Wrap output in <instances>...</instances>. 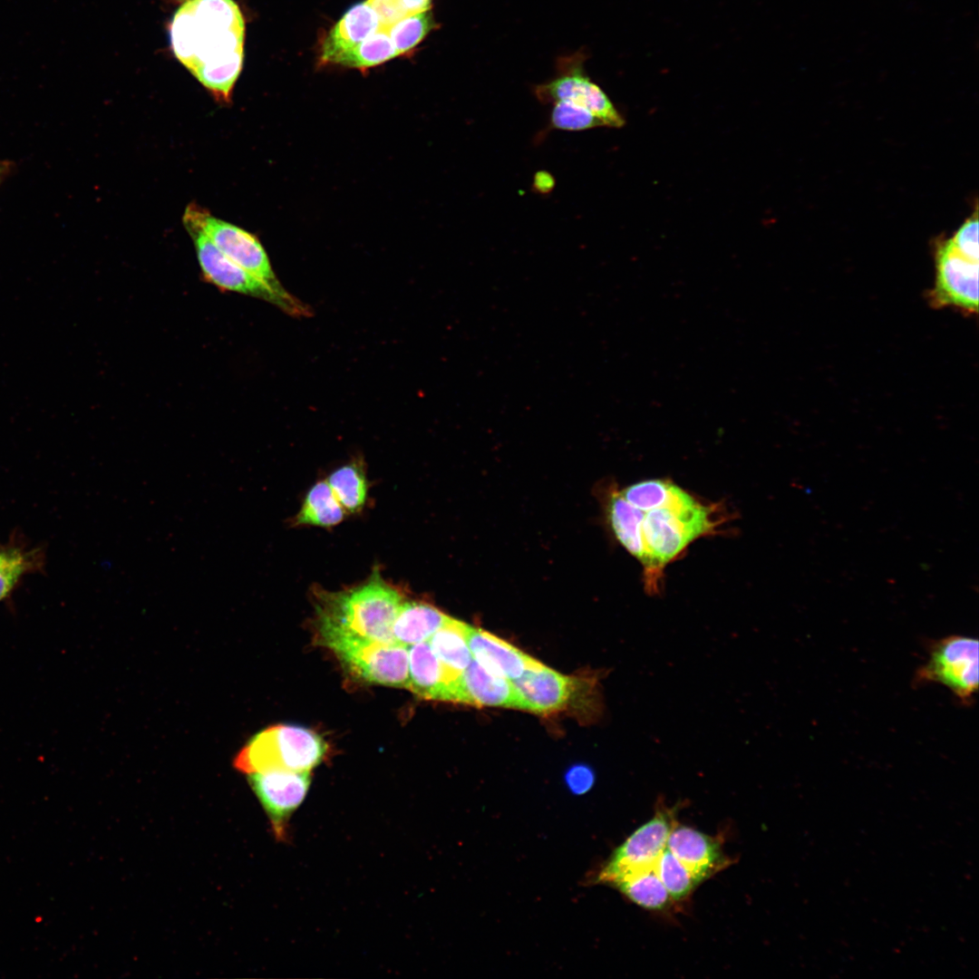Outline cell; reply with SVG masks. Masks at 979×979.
<instances>
[{
    "label": "cell",
    "instance_id": "cell-23",
    "mask_svg": "<svg viewBox=\"0 0 979 979\" xmlns=\"http://www.w3.org/2000/svg\"><path fill=\"white\" fill-rule=\"evenodd\" d=\"M345 514L326 480H320L306 493L294 523L329 528L342 522Z\"/></svg>",
    "mask_w": 979,
    "mask_h": 979
},
{
    "label": "cell",
    "instance_id": "cell-16",
    "mask_svg": "<svg viewBox=\"0 0 979 979\" xmlns=\"http://www.w3.org/2000/svg\"><path fill=\"white\" fill-rule=\"evenodd\" d=\"M666 848L686 867L698 884L728 864L719 841L692 827L674 825Z\"/></svg>",
    "mask_w": 979,
    "mask_h": 979
},
{
    "label": "cell",
    "instance_id": "cell-18",
    "mask_svg": "<svg viewBox=\"0 0 979 979\" xmlns=\"http://www.w3.org/2000/svg\"><path fill=\"white\" fill-rule=\"evenodd\" d=\"M380 27L375 13L366 1L354 5L325 37L322 61L334 63L339 55L358 45Z\"/></svg>",
    "mask_w": 979,
    "mask_h": 979
},
{
    "label": "cell",
    "instance_id": "cell-7",
    "mask_svg": "<svg viewBox=\"0 0 979 979\" xmlns=\"http://www.w3.org/2000/svg\"><path fill=\"white\" fill-rule=\"evenodd\" d=\"M597 674L576 677L561 674L544 665L528 670L511 681L520 710L549 714L573 707L579 698L602 703Z\"/></svg>",
    "mask_w": 979,
    "mask_h": 979
},
{
    "label": "cell",
    "instance_id": "cell-35",
    "mask_svg": "<svg viewBox=\"0 0 979 979\" xmlns=\"http://www.w3.org/2000/svg\"><path fill=\"white\" fill-rule=\"evenodd\" d=\"M410 14L428 11L431 0H401Z\"/></svg>",
    "mask_w": 979,
    "mask_h": 979
},
{
    "label": "cell",
    "instance_id": "cell-4",
    "mask_svg": "<svg viewBox=\"0 0 979 979\" xmlns=\"http://www.w3.org/2000/svg\"><path fill=\"white\" fill-rule=\"evenodd\" d=\"M326 751V742L315 732L278 724L254 735L234 759V767L247 774L272 770L311 771Z\"/></svg>",
    "mask_w": 979,
    "mask_h": 979
},
{
    "label": "cell",
    "instance_id": "cell-24",
    "mask_svg": "<svg viewBox=\"0 0 979 979\" xmlns=\"http://www.w3.org/2000/svg\"><path fill=\"white\" fill-rule=\"evenodd\" d=\"M612 885L625 897L645 909L660 911L665 909L671 901L654 868L629 875Z\"/></svg>",
    "mask_w": 979,
    "mask_h": 979
},
{
    "label": "cell",
    "instance_id": "cell-34",
    "mask_svg": "<svg viewBox=\"0 0 979 979\" xmlns=\"http://www.w3.org/2000/svg\"><path fill=\"white\" fill-rule=\"evenodd\" d=\"M555 184L552 175L546 171H538L534 177L533 187L540 193L549 192Z\"/></svg>",
    "mask_w": 979,
    "mask_h": 979
},
{
    "label": "cell",
    "instance_id": "cell-17",
    "mask_svg": "<svg viewBox=\"0 0 979 979\" xmlns=\"http://www.w3.org/2000/svg\"><path fill=\"white\" fill-rule=\"evenodd\" d=\"M409 686L422 699L448 701L451 684L446 670L428 641L408 647Z\"/></svg>",
    "mask_w": 979,
    "mask_h": 979
},
{
    "label": "cell",
    "instance_id": "cell-13",
    "mask_svg": "<svg viewBox=\"0 0 979 979\" xmlns=\"http://www.w3.org/2000/svg\"><path fill=\"white\" fill-rule=\"evenodd\" d=\"M248 781L268 816L276 839L286 840L289 819L309 790L310 771L252 772L248 774Z\"/></svg>",
    "mask_w": 979,
    "mask_h": 979
},
{
    "label": "cell",
    "instance_id": "cell-33",
    "mask_svg": "<svg viewBox=\"0 0 979 979\" xmlns=\"http://www.w3.org/2000/svg\"><path fill=\"white\" fill-rule=\"evenodd\" d=\"M566 781L573 792L583 794L593 786L595 775L587 766L577 765L567 772Z\"/></svg>",
    "mask_w": 979,
    "mask_h": 979
},
{
    "label": "cell",
    "instance_id": "cell-12",
    "mask_svg": "<svg viewBox=\"0 0 979 979\" xmlns=\"http://www.w3.org/2000/svg\"><path fill=\"white\" fill-rule=\"evenodd\" d=\"M534 93L543 103L568 102L596 116L606 127L620 128L625 120L606 92L586 75L580 58H567L551 81L535 87Z\"/></svg>",
    "mask_w": 979,
    "mask_h": 979
},
{
    "label": "cell",
    "instance_id": "cell-10",
    "mask_svg": "<svg viewBox=\"0 0 979 979\" xmlns=\"http://www.w3.org/2000/svg\"><path fill=\"white\" fill-rule=\"evenodd\" d=\"M672 812L659 809L651 819L636 829L612 853L600 870L597 881L612 885L629 875L654 868L666 848L674 825Z\"/></svg>",
    "mask_w": 979,
    "mask_h": 979
},
{
    "label": "cell",
    "instance_id": "cell-37",
    "mask_svg": "<svg viewBox=\"0 0 979 979\" xmlns=\"http://www.w3.org/2000/svg\"><path fill=\"white\" fill-rule=\"evenodd\" d=\"M4 550H5V545L0 544V557H2V555L4 553Z\"/></svg>",
    "mask_w": 979,
    "mask_h": 979
},
{
    "label": "cell",
    "instance_id": "cell-2",
    "mask_svg": "<svg viewBox=\"0 0 979 979\" xmlns=\"http://www.w3.org/2000/svg\"><path fill=\"white\" fill-rule=\"evenodd\" d=\"M641 511L645 587L649 595H659L664 567L696 538L715 531L724 514L719 505H706L675 484L662 506Z\"/></svg>",
    "mask_w": 979,
    "mask_h": 979
},
{
    "label": "cell",
    "instance_id": "cell-22",
    "mask_svg": "<svg viewBox=\"0 0 979 979\" xmlns=\"http://www.w3.org/2000/svg\"><path fill=\"white\" fill-rule=\"evenodd\" d=\"M607 516L617 540L643 565L645 550L641 533L642 511L615 491L609 497Z\"/></svg>",
    "mask_w": 979,
    "mask_h": 979
},
{
    "label": "cell",
    "instance_id": "cell-30",
    "mask_svg": "<svg viewBox=\"0 0 979 979\" xmlns=\"http://www.w3.org/2000/svg\"><path fill=\"white\" fill-rule=\"evenodd\" d=\"M604 126L602 121L588 110L568 102H556L549 116L548 128L551 130L579 131Z\"/></svg>",
    "mask_w": 979,
    "mask_h": 979
},
{
    "label": "cell",
    "instance_id": "cell-3",
    "mask_svg": "<svg viewBox=\"0 0 979 979\" xmlns=\"http://www.w3.org/2000/svg\"><path fill=\"white\" fill-rule=\"evenodd\" d=\"M318 632L395 643L393 626L404 597L374 569L363 583L341 591L314 590Z\"/></svg>",
    "mask_w": 979,
    "mask_h": 979
},
{
    "label": "cell",
    "instance_id": "cell-28",
    "mask_svg": "<svg viewBox=\"0 0 979 979\" xmlns=\"http://www.w3.org/2000/svg\"><path fill=\"white\" fill-rule=\"evenodd\" d=\"M434 27L435 22L428 10L409 14L387 31L397 54H402L415 47Z\"/></svg>",
    "mask_w": 979,
    "mask_h": 979
},
{
    "label": "cell",
    "instance_id": "cell-8",
    "mask_svg": "<svg viewBox=\"0 0 979 979\" xmlns=\"http://www.w3.org/2000/svg\"><path fill=\"white\" fill-rule=\"evenodd\" d=\"M916 683L945 685L964 704L971 703L978 688V641L950 635L935 642L929 658L916 674Z\"/></svg>",
    "mask_w": 979,
    "mask_h": 979
},
{
    "label": "cell",
    "instance_id": "cell-9",
    "mask_svg": "<svg viewBox=\"0 0 979 979\" xmlns=\"http://www.w3.org/2000/svg\"><path fill=\"white\" fill-rule=\"evenodd\" d=\"M186 209L195 218L214 244L232 261L262 281L285 299L296 300L276 276L258 238L231 223L217 218L207 209L190 203Z\"/></svg>",
    "mask_w": 979,
    "mask_h": 979
},
{
    "label": "cell",
    "instance_id": "cell-1",
    "mask_svg": "<svg viewBox=\"0 0 979 979\" xmlns=\"http://www.w3.org/2000/svg\"><path fill=\"white\" fill-rule=\"evenodd\" d=\"M169 29L177 60L218 102H230L243 67L246 33L235 0H183Z\"/></svg>",
    "mask_w": 979,
    "mask_h": 979
},
{
    "label": "cell",
    "instance_id": "cell-31",
    "mask_svg": "<svg viewBox=\"0 0 979 979\" xmlns=\"http://www.w3.org/2000/svg\"><path fill=\"white\" fill-rule=\"evenodd\" d=\"M951 247L964 257L978 262V216L977 209L948 238Z\"/></svg>",
    "mask_w": 979,
    "mask_h": 979
},
{
    "label": "cell",
    "instance_id": "cell-29",
    "mask_svg": "<svg viewBox=\"0 0 979 979\" xmlns=\"http://www.w3.org/2000/svg\"><path fill=\"white\" fill-rule=\"evenodd\" d=\"M674 485L667 480L651 479L632 484L619 492L629 504L646 511L662 506L668 499Z\"/></svg>",
    "mask_w": 979,
    "mask_h": 979
},
{
    "label": "cell",
    "instance_id": "cell-32",
    "mask_svg": "<svg viewBox=\"0 0 979 979\" xmlns=\"http://www.w3.org/2000/svg\"><path fill=\"white\" fill-rule=\"evenodd\" d=\"M375 13L380 26L388 29L410 13L401 0H366Z\"/></svg>",
    "mask_w": 979,
    "mask_h": 979
},
{
    "label": "cell",
    "instance_id": "cell-11",
    "mask_svg": "<svg viewBox=\"0 0 979 979\" xmlns=\"http://www.w3.org/2000/svg\"><path fill=\"white\" fill-rule=\"evenodd\" d=\"M935 278L928 293L930 305L954 307L967 314L978 312V262L958 254L948 239L935 242Z\"/></svg>",
    "mask_w": 979,
    "mask_h": 979
},
{
    "label": "cell",
    "instance_id": "cell-14",
    "mask_svg": "<svg viewBox=\"0 0 979 979\" xmlns=\"http://www.w3.org/2000/svg\"><path fill=\"white\" fill-rule=\"evenodd\" d=\"M448 702L520 710L512 682L492 674L474 659L452 683Z\"/></svg>",
    "mask_w": 979,
    "mask_h": 979
},
{
    "label": "cell",
    "instance_id": "cell-15",
    "mask_svg": "<svg viewBox=\"0 0 979 979\" xmlns=\"http://www.w3.org/2000/svg\"><path fill=\"white\" fill-rule=\"evenodd\" d=\"M467 643L472 658L494 674L513 681L528 670L544 666L538 660L521 652L496 635L469 625Z\"/></svg>",
    "mask_w": 979,
    "mask_h": 979
},
{
    "label": "cell",
    "instance_id": "cell-21",
    "mask_svg": "<svg viewBox=\"0 0 979 979\" xmlns=\"http://www.w3.org/2000/svg\"><path fill=\"white\" fill-rule=\"evenodd\" d=\"M468 627L469 625L449 616L428 640L452 682L473 659L467 643Z\"/></svg>",
    "mask_w": 979,
    "mask_h": 979
},
{
    "label": "cell",
    "instance_id": "cell-19",
    "mask_svg": "<svg viewBox=\"0 0 979 979\" xmlns=\"http://www.w3.org/2000/svg\"><path fill=\"white\" fill-rule=\"evenodd\" d=\"M45 552L41 547H29L16 533L5 544L0 557V602L5 600L29 574L43 572Z\"/></svg>",
    "mask_w": 979,
    "mask_h": 979
},
{
    "label": "cell",
    "instance_id": "cell-36",
    "mask_svg": "<svg viewBox=\"0 0 979 979\" xmlns=\"http://www.w3.org/2000/svg\"><path fill=\"white\" fill-rule=\"evenodd\" d=\"M14 163L7 160H0V185L13 172Z\"/></svg>",
    "mask_w": 979,
    "mask_h": 979
},
{
    "label": "cell",
    "instance_id": "cell-6",
    "mask_svg": "<svg viewBox=\"0 0 979 979\" xmlns=\"http://www.w3.org/2000/svg\"><path fill=\"white\" fill-rule=\"evenodd\" d=\"M183 224L197 252L203 278L219 290L257 297L293 315H306L310 310L298 299L280 296L262 281L228 257L210 239L189 211L185 209Z\"/></svg>",
    "mask_w": 979,
    "mask_h": 979
},
{
    "label": "cell",
    "instance_id": "cell-5",
    "mask_svg": "<svg viewBox=\"0 0 979 979\" xmlns=\"http://www.w3.org/2000/svg\"><path fill=\"white\" fill-rule=\"evenodd\" d=\"M318 634L321 643L363 681L408 689V647L335 632Z\"/></svg>",
    "mask_w": 979,
    "mask_h": 979
},
{
    "label": "cell",
    "instance_id": "cell-25",
    "mask_svg": "<svg viewBox=\"0 0 979 979\" xmlns=\"http://www.w3.org/2000/svg\"><path fill=\"white\" fill-rule=\"evenodd\" d=\"M325 480L346 513H355L363 509L368 484L361 464L355 461L345 464L334 470Z\"/></svg>",
    "mask_w": 979,
    "mask_h": 979
},
{
    "label": "cell",
    "instance_id": "cell-27",
    "mask_svg": "<svg viewBox=\"0 0 979 979\" xmlns=\"http://www.w3.org/2000/svg\"><path fill=\"white\" fill-rule=\"evenodd\" d=\"M654 869L673 900L686 898L698 884L692 873L667 848L658 857Z\"/></svg>",
    "mask_w": 979,
    "mask_h": 979
},
{
    "label": "cell",
    "instance_id": "cell-20",
    "mask_svg": "<svg viewBox=\"0 0 979 979\" xmlns=\"http://www.w3.org/2000/svg\"><path fill=\"white\" fill-rule=\"evenodd\" d=\"M449 616L421 601H403L393 626L394 642L409 647L428 641Z\"/></svg>",
    "mask_w": 979,
    "mask_h": 979
},
{
    "label": "cell",
    "instance_id": "cell-26",
    "mask_svg": "<svg viewBox=\"0 0 979 979\" xmlns=\"http://www.w3.org/2000/svg\"><path fill=\"white\" fill-rule=\"evenodd\" d=\"M397 55L387 29L380 27L358 45L339 55L334 63L366 68L383 63Z\"/></svg>",
    "mask_w": 979,
    "mask_h": 979
}]
</instances>
